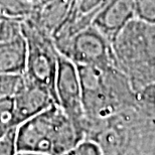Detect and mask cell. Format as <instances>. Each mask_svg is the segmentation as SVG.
Returning <instances> with one entry per match:
<instances>
[{
	"instance_id": "obj_1",
	"label": "cell",
	"mask_w": 155,
	"mask_h": 155,
	"mask_svg": "<svg viewBox=\"0 0 155 155\" xmlns=\"http://www.w3.org/2000/svg\"><path fill=\"white\" fill-rule=\"evenodd\" d=\"M77 69L89 124L102 122L135 101L129 81L116 67L77 66Z\"/></svg>"
},
{
	"instance_id": "obj_2",
	"label": "cell",
	"mask_w": 155,
	"mask_h": 155,
	"mask_svg": "<svg viewBox=\"0 0 155 155\" xmlns=\"http://www.w3.org/2000/svg\"><path fill=\"white\" fill-rule=\"evenodd\" d=\"M115 67L136 92L155 82V23L134 18L111 41Z\"/></svg>"
},
{
	"instance_id": "obj_3",
	"label": "cell",
	"mask_w": 155,
	"mask_h": 155,
	"mask_svg": "<svg viewBox=\"0 0 155 155\" xmlns=\"http://www.w3.org/2000/svg\"><path fill=\"white\" fill-rule=\"evenodd\" d=\"M21 29L26 42V66L23 76L48 89L57 101L55 80L60 54L54 40L51 35L27 16L21 21Z\"/></svg>"
},
{
	"instance_id": "obj_4",
	"label": "cell",
	"mask_w": 155,
	"mask_h": 155,
	"mask_svg": "<svg viewBox=\"0 0 155 155\" xmlns=\"http://www.w3.org/2000/svg\"><path fill=\"white\" fill-rule=\"evenodd\" d=\"M55 95L58 106L69 118L79 137L82 140L85 139L89 121L83 107L79 73L76 64L61 54L55 80Z\"/></svg>"
},
{
	"instance_id": "obj_5",
	"label": "cell",
	"mask_w": 155,
	"mask_h": 155,
	"mask_svg": "<svg viewBox=\"0 0 155 155\" xmlns=\"http://www.w3.org/2000/svg\"><path fill=\"white\" fill-rule=\"evenodd\" d=\"M58 54L76 66L115 67L111 42L92 24L74 35Z\"/></svg>"
},
{
	"instance_id": "obj_6",
	"label": "cell",
	"mask_w": 155,
	"mask_h": 155,
	"mask_svg": "<svg viewBox=\"0 0 155 155\" xmlns=\"http://www.w3.org/2000/svg\"><path fill=\"white\" fill-rule=\"evenodd\" d=\"M61 109L58 105L30 118L16 127L17 152L52 154L54 127Z\"/></svg>"
},
{
	"instance_id": "obj_7",
	"label": "cell",
	"mask_w": 155,
	"mask_h": 155,
	"mask_svg": "<svg viewBox=\"0 0 155 155\" xmlns=\"http://www.w3.org/2000/svg\"><path fill=\"white\" fill-rule=\"evenodd\" d=\"M13 102L14 123L16 127L49 107L58 105L54 95L48 89L24 76L19 89L13 96Z\"/></svg>"
},
{
	"instance_id": "obj_8",
	"label": "cell",
	"mask_w": 155,
	"mask_h": 155,
	"mask_svg": "<svg viewBox=\"0 0 155 155\" xmlns=\"http://www.w3.org/2000/svg\"><path fill=\"white\" fill-rule=\"evenodd\" d=\"M134 18L133 0H108L95 15L92 25L111 42Z\"/></svg>"
},
{
	"instance_id": "obj_9",
	"label": "cell",
	"mask_w": 155,
	"mask_h": 155,
	"mask_svg": "<svg viewBox=\"0 0 155 155\" xmlns=\"http://www.w3.org/2000/svg\"><path fill=\"white\" fill-rule=\"evenodd\" d=\"M78 1L79 0H48L30 5L27 17L51 36L74 11Z\"/></svg>"
},
{
	"instance_id": "obj_10",
	"label": "cell",
	"mask_w": 155,
	"mask_h": 155,
	"mask_svg": "<svg viewBox=\"0 0 155 155\" xmlns=\"http://www.w3.org/2000/svg\"><path fill=\"white\" fill-rule=\"evenodd\" d=\"M26 66V42L23 35L0 42V74L23 75Z\"/></svg>"
},
{
	"instance_id": "obj_11",
	"label": "cell",
	"mask_w": 155,
	"mask_h": 155,
	"mask_svg": "<svg viewBox=\"0 0 155 155\" xmlns=\"http://www.w3.org/2000/svg\"><path fill=\"white\" fill-rule=\"evenodd\" d=\"M108 0H79L75 14L84 25H91L97 12L106 4Z\"/></svg>"
},
{
	"instance_id": "obj_12",
	"label": "cell",
	"mask_w": 155,
	"mask_h": 155,
	"mask_svg": "<svg viewBox=\"0 0 155 155\" xmlns=\"http://www.w3.org/2000/svg\"><path fill=\"white\" fill-rule=\"evenodd\" d=\"M135 101L144 110L155 115V82L147 84L136 91Z\"/></svg>"
},
{
	"instance_id": "obj_13",
	"label": "cell",
	"mask_w": 155,
	"mask_h": 155,
	"mask_svg": "<svg viewBox=\"0 0 155 155\" xmlns=\"http://www.w3.org/2000/svg\"><path fill=\"white\" fill-rule=\"evenodd\" d=\"M0 8L10 17L24 18L30 11V3L24 0H0Z\"/></svg>"
},
{
	"instance_id": "obj_14",
	"label": "cell",
	"mask_w": 155,
	"mask_h": 155,
	"mask_svg": "<svg viewBox=\"0 0 155 155\" xmlns=\"http://www.w3.org/2000/svg\"><path fill=\"white\" fill-rule=\"evenodd\" d=\"M135 18L148 23H155V0H133Z\"/></svg>"
},
{
	"instance_id": "obj_15",
	"label": "cell",
	"mask_w": 155,
	"mask_h": 155,
	"mask_svg": "<svg viewBox=\"0 0 155 155\" xmlns=\"http://www.w3.org/2000/svg\"><path fill=\"white\" fill-rule=\"evenodd\" d=\"M22 75L0 74V99L13 97L22 83Z\"/></svg>"
},
{
	"instance_id": "obj_16",
	"label": "cell",
	"mask_w": 155,
	"mask_h": 155,
	"mask_svg": "<svg viewBox=\"0 0 155 155\" xmlns=\"http://www.w3.org/2000/svg\"><path fill=\"white\" fill-rule=\"evenodd\" d=\"M76 155H104L103 149L96 140L85 138L78 143L73 149Z\"/></svg>"
},
{
	"instance_id": "obj_17",
	"label": "cell",
	"mask_w": 155,
	"mask_h": 155,
	"mask_svg": "<svg viewBox=\"0 0 155 155\" xmlns=\"http://www.w3.org/2000/svg\"><path fill=\"white\" fill-rule=\"evenodd\" d=\"M16 127L0 138V155H16Z\"/></svg>"
},
{
	"instance_id": "obj_18",
	"label": "cell",
	"mask_w": 155,
	"mask_h": 155,
	"mask_svg": "<svg viewBox=\"0 0 155 155\" xmlns=\"http://www.w3.org/2000/svg\"><path fill=\"white\" fill-rule=\"evenodd\" d=\"M7 18H13V17H10L4 10H3L2 8H0V21L4 20V19H7Z\"/></svg>"
},
{
	"instance_id": "obj_19",
	"label": "cell",
	"mask_w": 155,
	"mask_h": 155,
	"mask_svg": "<svg viewBox=\"0 0 155 155\" xmlns=\"http://www.w3.org/2000/svg\"><path fill=\"white\" fill-rule=\"evenodd\" d=\"M16 155H46L41 153H35V152H17Z\"/></svg>"
},
{
	"instance_id": "obj_20",
	"label": "cell",
	"mask_w": 155,
	"mask_h": 155,
	"mask_svg": "<svg viewBox=\"0 0 155 155\" xmlns=\"http://www.w3.org/2000/svg\"><path fill=\"white\" fill-rule=\"evenodd\" d=\"M43 0H30L29 3H30V5H33V4H38V3L40 2H42Z\"/></svg>"
},
{
	"instance_id": "obj_21",
	"label": "cell",
	"mask_w": 155,
	"mask_h": 155,
	"mask_svg": "<svg viewBox=\"0 0 155 155\" xmlns=\"http://www.w3.org/2000/svg\"><path fill=\"white\" fill-rule=\"evenodd\" d=\"M63 155H76V154L74 153V151H73V150H71V151H69V152L64 153V154H63Z\"/></svg>"
},
{
	"instance_id": "obj_22",
	"label": "cell",
	"mask_w": 155,
	"mask_h": 155,
	"mask_svg": "<svg viewBox=\"0 0 155 155\" xmlns=\"http://www.w3.org/2000/svg\"><path fill=\"white\" fill-rule=\"evenodd\" d=\"M24 1H26V2H28V3H29V1H30V0H24Z\"/></svg>"
}]
</instances>
